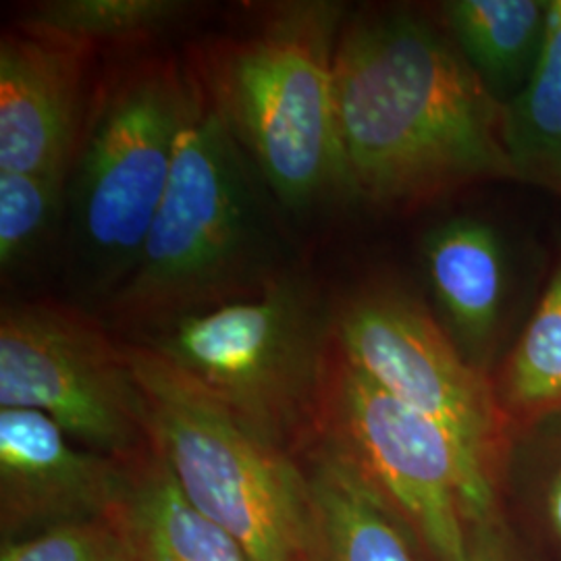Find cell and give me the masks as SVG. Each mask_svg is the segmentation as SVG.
Listing matches in <instances>:
<instances>
[{"instance_id":"1","label":"cell","mask_w":561,"mask_h":561,"mask_svg":"<svg viewBox=\"0 0 561 561\" xmlns=\"http://www.w3.org/2000/svg\"><path fill=\"white\" fill-rule=\"evenodd\" d=\"M333 76L347 187L364 201L416 208L481 181L518 180L503 141L505 102L424 21L350 25Z\"/></svg>"},{"instance_id":"2","label":"cell","mask_w":561,"mask_h":561,"mask_svg":"<svg viewBox=\"0 0 561 561\" xmlns=\"http://www.w3.org/2000/svg\"><path fill=\"white\" fill-rule=\"evenodd\" d=\"M144 347L204 387L261 442L300 460L321 439L331 314L291 275L138 331Z\"/></svg>"},{"instance_id":"3","label":"cell","mask_w":561,"mask_h":561,"mask_svg":"<svg viewBox=\"0 0 561 561\" xmlns=\"http://www.w3.org/2000/svg\"><path fill=\"white\" fill-rule=\"evenodd\" d=\"M245 159L202 83L138 264L106 301L121 327L140 331L275 277L264 261V221Z\"/></svg>"},{"instance_id":"4","label":"cell","mask_w":561,"mask_h":561,"mask_svg":"<svg viewBox=\"0 0 561 561\" xmlns=\"http://www.w3.org/2000/svg\"><path fill=\"white\" fill-rule=\"evenodd\" d=\"M337 9L280 11L256 36L225 46L202 83L245 157L289 210L350 192L333 59Z\"/></svg>"},{"instance_id":"5","label":"cell","mask_w":561,"mask_h":561,"mask_svg":"<svg viewBox=\"0 0 561 561\" xmlns=\"http://www.w3.org/2000/svg\"><path fill=\"white\" fill-rule=\"evenodd\" d=\"M154 449L183 495L233 535L252 561H310L300 460L252 435L217 398L136 341L125 343Z\"/></svg>"},{"instance_id":"6","label":"cell","mask_w":561,"mask_h":561,"mask_svg":"<svg viewBox=\"0 0 561 561\" xmlns=\"http://www.w3.org/2000/svg\"><path fill=\"white\" fill-rule=\"evenodd\" d=\"M201 92V76L175 59L141 60L102 90L76 171L73 231L108 296L138 264Z\"/></svg>"},{"instance_id":"7","label":"cell","mask_w":561,"mask_h":561,"mask_svg":"<svg viewBox=\"0 0 561 561\" xmlns=\"http://www.w3.org/2000/svg\"><path fill=\"white\" fill-rule=\"evenodd\" d=\"M322 433L358 461L405 528L437 561H463L474 524L493 520V479L437 422L391 398L333 343Z\"/></svg>"},{"instance_id":"8","label":"cell","mask_w":561,"mask_h":561,"mask_svg":"<svg viewBox=\"0 0 561 561\" xmlns=\"http://www.w3.org/2000/svg\"><path fill=\"white\" fill-rule=\"evenodd\" d=\"M0 408L38 410L78 445L111 460L134 463L154 451L125 343L62 304L2 308Z\"/></svg>"},{"instance_id":"9","label":"cell","mask_w":561,"mask_h":561,"mask_svg":"<svg viewBox=\"0 0 561 561\" xmlns=\"http://www.w3.org/2000/svg\"><path fill=\"white\" fill-rule=\"evenodd\" d=\"M331 329L343 360L437 422L493 479L507 424L502 401L419 301L364 291L331 312Z\"/></svg>"},{"instance_id":"10","label":"cell","mask_w":561,"mask_h":561,"mask_svg":"<svg viewBox=\"0 0 561 561\" xmlns=\"http://www.w3.org/2000/svg\"><path fill=\"white\" fill-rule=\"evenodd\" d=\"M129 466L73 442L38 410L0 408V524L15 541L71 522L115 516Z\"/></svg>"},{"instance_id":"11","label":"cell","mask_w":561,"mask_h":561,"mask_svg":"<svg viewBox=\"0 0 561 561\" xmlns=\"http://www.w3.org/2000/svg\"><path fill=\"white\" fill-rule=\"evenodd\" d=\"M90 50L27 32L0 42V173L65 178Z\"/></svg>"},{"instance_id":"12","label":"cell","mask_w":561,"mask_h":561,"mask_svg":"<svg viewBox=\"0 0 561 561\" xmlns=\"http://www.w3.org/2000/svg\"><path fill=\"white\" fill-rule=\"evenodd\" d=\"M300 463L308 489L310 561H416L405 524L333 435L322 433Z\"/></svg>"},{"instance_id":"13","label":"cell","mask_w":561,"mask_h":561,"mask_svg":"<svg viewBox=\"0 0 561 561\" xmlns=\"http://www.w3.org/2000/svg\"><path fill=\"white\" fill-rule=\"evenodd\" d=\"M119 516L136 561H252L233 535L183 495L157 449L129 466Z\"/></svg>"},{"instance_id":"14","label":"cell","mask_w":561,"mask_h":561,"mask_svg":"<svg viewBox=\"0 0 561 561\" xmlns=\"http://www.w3.org/2000/svg\"><path fill=\"white\" fill-rule=\"evenodd\" d=\"M428 277L461 343L477 352L493 335L503 296L500 243L484 222L458 219L426 243Z\"/></svg>"},{"instance_id":"15","label":"cell","mask_w":561,"mask_h":561,"mask_svg":"<svg viewBox=\"0 0 561 561\" xmlns=\"http://www.w3.org/2000/svg\"><path fill=\"white\" fill-rule=\"evenodd\" d=\"M549 2L541 0H454L445 15L463 59L502 101L533 73L541 53ZM503 102V101H502Z\"/></svg>"},{"instance_id":"16","label":"cell","mask_w":561,"mask_h":561,"mask_svg":"<svg viewBox=\"0 0 561 561\" xmlns=\"http://www.w3.org/2000/svg\"><path fill=\"white\" fill-rule=\"evenodd\" d=\"M503 141L518 180L561 196V0H551L530 78L503 104Z\"/></svg>"},{"instance_id":"17","label":"cell","mask_w":561,"mask_h":561,"mask_svg":"<svg viewBox=\"0 0 561 561\" xmlns=\"http://www.w3.org/2000/svg\"><path fill=\"white\" fill-rule=\"evenodd\" d=\"M192 4L181 0H46L23 11L21 32L92 50L171 27Z\"/></svg>"},{"instance_id":"18","label":"cell","mask_w":561,"mask_h":561,"mask_svg":"<svg viewBox=\"0 0 561 561\" xmlns=\"http://www.w3.org/2000/svg\"><path fill=\"white\" fill-rule=\"evenodd\" d=\"M500 401L522 421L561 412V271L503 368Z\"/></svg>"},{"instance_id":"19","label":"cell","mask_w":561,"mask_h":561,"mask_svg":"<svg viewBox=\"0 0 561 561\" xmlns=\"http://www.w3.org/2000/svg\"><path fill=\"white\" fill-rule=\"evenodd\" d=\"M65 178L0 173V266L25 261L55 219Z\"/></svg>"},{"instance_id":"20","label":"cell","mask_w":561,"mask_h":561,"mask_svg":"<svg viewBox=\"0 0 561 561\" xmlns=\"http://www.w3.org/2000/svg\"><path fill=\"white\" fill-rule=\"evenodd\" d=\"M0 561H136V551L117 512L4 541Z\"/></svg>"},{"instance_id":"21","label":"cell","mask_w":561,"mask_h":561,"mask_svg":"<svg viewBox=\"0 0 561 561\" xmlns=\"http://www.w3.org/2000/svg\"><path fill=\"white\" fill-rule=\"evenodd\" d=\"M463 561H514L495 518L472 526Z\"/></svg>"},{"instance_id":"22","label":"cell","mask_w":561,"mask_h":561,"mask_svg":"<svg viewBox=\"0 0 561 561\" xmlns=\"http://www.w3.org/2000/svg\"><path fill=\"white\" fill-rule=\"evenodd\" d=\"M547 516H549L553 533L561 541V470L556 474V479L549 486V493H547Z\"/></svg>"}]
</instances>
